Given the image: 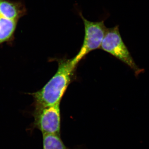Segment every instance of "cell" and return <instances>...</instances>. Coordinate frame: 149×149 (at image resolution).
<instances>
[{
	"mask_svg": "<svg viewBox=\"0 0 149 149\" xmlns=\"http://www.w3.org/2000/svg\"><path fill=\"white\" fill-rule=\"evenodd\" d=\"M58 68L42 88L32 95L35 108L44 107L60 103L68 87L74 79L76 65L71 59L58 60Z\"/></svg>",
	"mask_w": 149,
	"mask_h": 149,
	"instance_id": "obj_1",
	"label": "cell"
},
{
	"mask_svg": "<svg viewBox=\"0 0 149 149\" xmlns=\"http://www.w3.org/2000/svg\"><path fill=\"white\" fill-rule=\"evenodd\" d=\"M100 49L128 65L137 77L144 72V69L140 68L136 64L123 42L119 32L118 25L111 28H107Z\"/></svg>",
	"mask_w": 149,
	"mask_h": 149,
	"instance_id": "obj_2",
	"label": "cell"
},
{
	"mask_svg": "<svg viewBox=\"0 0 149 149\" xmlns=\"http://www.w3.org/2000/svg\"><path fill=\"white\" fill-rule=\"evenodd\" d=\"M84 23L85 36L83 45L79 52L71 59L72 63L77 66L79 62L92 51L100 49L107 28L104 21L92 22L89 21L83 16L82 12H79Z\"/></svg>",
	"mask_w": 149,
	"mask_h": 149,
	"instance_id": "obj_3",
	"label": "cell"
},
{
	"mask_svg": "<svg viewBox=\"0 0 149 149\" xmlns=\"http://www.w3.org/2000/svg\"><path fill=\"white\" fill-rule=\"evenodd\" d=\"M33 116V128H37L42 134L61 135V116L60 103L51 106L35 108Z\"/></svg>",
	"mask_w": 149,
	"mask_h": 149,
	"instance_id": "obj_4",
	"label": "cell"
},
{
	"mask_svg": "<svg viewBox=\"0 0 149 149\" xmlns=\"http://www.w3.org/2000/svg\"><path fill=\"white\" fill-rule=\"evenodd\" d=\"M0 13L6 18L18 21L26 13V10L20 3L10 0H0Z\"/></svg>",
	"mask_w": 149,
	"mask_h": 149,
	"instance_id": "obj_5",
	"label": "cell"
},
{
	"mask_svg": "<svg viewBox=\"0 0 149 149\" xmlns=\"http://www.w3.org/2000/svg\"><path fill=\"white\" fill-rule=\"evenodd\" d=\"M17 20L9 19L0 15V44L13 37L16 29Z\"/></svg>",
	"mask_w": 149,
	"mask_h": 149,
	"instance_id": "obj_6",
	"label": "cell"
},
{
	"mask_svg": "<svg viewBox=\"0 0 149 149\" xmlns=\"http://www.w3.org/2000/svg\"><path fill=\"white\" fill-rule=\"evenodd\" d=\"M43 149H72L65 146L61 135L42 134Z\"/></svg>",
	"mask_w": 149,
	"mask_h": 149,
	"instance_id": "obj_7",
	"label": "cell"
},
{
	"mask_svg": "<svg viewBox=\"0 0 149 149\" xmlns=\"http://www.w3.org/2000/svg\"><path fill=\"white\" fill-rule=\"evenodd\" d=\"M0 15H1V13H0Z\"/></svg>",
	"mask_w": 149,
	"mask_h": 149,
	"instance_id": "obj_8",
	"label": "cell"
}]
</instances>
